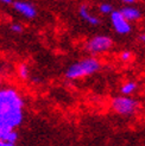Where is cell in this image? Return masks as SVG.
Masks as SVG:
<instances>
[{
  "label": "cell",
  "instance_id": "52a82bcc",
  "mask_svg": "<svg viewBox=\"0 0 145 146\" xmlns=\"http://www.w3.org/2000/svg\"><path fill=\"white\" fill-rule=\"evenodd\" d=\"M121 14L125 17V19L127 21L130 20H137V19H139L140 18V12L134 9V7H124L121 11Z\"/></svg>",
  "mask_w": 145,
  "mask_h": 146
},
{
  "label": "cell",
  "instance_id": "e0dca14e",
  "mask_svg": "<svg viewBox=\"0 0 145 146\" xmlns=\"http://www.w3.org/2000/svg\"><path fill=\"white\" fill-rule=\"evenodd\" d=\"M124 3H126V4H132V3H134V0H125Z\"/></svg>",
  "mask_w": 145,
  "mask_h": 146
},
{
  "label": "cell",
  "instance_id": "ba28073f",
  "mask_svg": "<svg viewBox=\"0 0 145 146\" xmlns=\"http://www.w3.org/2000/svg\"><path fill=\"white\" fill-rule=\"evenodd\" d=\"M136 88H137V84L134 82H132V81H130V82H126L125 84H122L120 90H121V93L124 94V95H128V94L133 93L136 90Z\"/></svg>",
  "mask_w": 145,
  "mask_h": 146
},
{
  "label": "cell",
  "instance_id": "6da1fadb",
  "mask_svg": "<svg viewBox=\"0 0 145 146\" xmlns=\"http://www.w3.org/2000/svg\"><path fill=\"white\" fill-rule=\"evenodd\" d=\"M100 69V62L94 57L83 58L80 62L74 63L67 69L66 77L69 80H77L84 76H89Z\"/></svg>",
  "mask_w": 145,
  "mask_h": 146
},
{
  "label": "cell",
  "instance_id": "7a4b0ae2",
  "mask_svg": "<svg viewBox=\"0 0 145 146\" xmlns=\"http://www.w3.org/2000/svg\"><path fill=\"white\" fill-rule=\"evenodd\" d=\"M137 106H138L137 101L128 96H118L114 98L112 101V108L121 115L132 114L137 109Z\"/></svg>",
  "mask_w": 145,
  "mask_h": 146
},
{
  "label": "cell",
  "instance_id": "7c38bea8",
  "mask_svg": "<svg viewBox=\"0 0 145 146\" xmlns=\"http://www.w3.org/2000/svg\"><path fill=\"white\" fill-rule=\"evenodd\" d=\"M131 57H132V54L130 52V51H122V52L120 54L121 61H124V62H128L130 60H131Z\"/></svg>",
  "mask_w": 145,
  "mask_h": 146
},
{
  "label": "cell",
  "instance_id": "9c48e42d",
  "mask_svg": "<svg viewBox=\"0 0 145 146\" xmlns=\"http://www.w3.org/2000/svg\"><path fill=\"white\" fill-rule=\"evenodd\" d=\"M18 74H19V77L23 78V80H27L29 78V68L26 64H20L18 67Z\"/></svg>",
  "mask_w": 145,
  "mask_h": 146
},
{
  "label": "cell",
  "instance_id": "5bb4252c",
  "mask_svg": "<svg viewBox=\"0 0 145 146\" xmlns=\"http://www.w3.org/2000/svg\"><path fill=\"white\" fill-rule=\"evenodd\" d=\"M0 146H14L13 144H10V143H6L4 140H0Z\"/></svg>",
  "mask_w": 145,
  "mask_h": 146
},
{
  "label": "cell",
  "instance_id": "277c9868",
  "mask_svg": "<svg viewBox=\"0 0 145 146\" xmlns=\"http://www.w3.org/2000/svg\"><path fill=\"white\" fill-rule=\"evenodd\" d=\"M111 21L114 30L120 35H126L131 31V25L121 14L120 11H113V13L111 14Z\"/></svg>",
  "mask_w": 145,
  "mask_h": 146
},
{
  "label": "cell",
  "instance_id": "4fadbf2b",
  "mask_svg": "<svg viewBox=\"0 0 145 146\" xmlns=\"http://www.w3.org/2000/svg\"><path fill=\"white\" fill-rule=\"evenodd\" d=\"M10 29H11L12 32H16V33H20L21 31H23V26H21L20 24H12L10 26Z\"/></svg>",
  "mask_w": 145,
  "mask_h": 146
},
{
  "label": "cell",
  "instance_id": "8992f818",
  "mask_svg": "<svg viewBox=\"0 0 145 146\" xmlns=\"http://www.w3.org/2000/svg\"><path fill=\"white\" fill-rule=\"evenodd\" d=\"M78 13H80V16H81L87 23H89L90 25H99L100 24V19L95 16H92V14L89 13V11H88V7H87L86 5L80 6Z\"/></svg>",
  "mask_w": 145,
  "mask_h": 146
},
{
  "label": "cell",
  "instance_id": "3957f363",
  "mask_svg": "<svg viewBox=\"0 0 145 146\" xmlns=\"http://www.w3.org/2000/svg\"><path fill=\"white\" fill-rule=\"evenodd\" d=\"M112 44H113L112 39L107 37V36H95L87 43V50L92 55H98L110 50L112 48Z\"/></svg>",
  "mask_w": 145,
  "mask_h": 146
},
{
  "label": "cell",
  "instance_id": "8fae6325",
  "mask_svg": "<svg viewBox=\"0 0 145 146\" xmlns=\"http://www.w3.org/2000/svg\"><path fill=\"white\" fill-rule=\"evenodd\" d=\"M18 140V133L16 132V131H11V132L7 134V137H6V139H5V141L6 143H10V144H16V141Z\"/></svg>",
  "mask_w": 145,
  "mask_h": 146
},
{
  "label": "cell",
  "instance_id": "30bf717a",
  "mask_svg": "<svg viewBox=\"0 0 145 146\" xmlns=\"http://www.w3.org/2000/svg\"><path fill=\"white\" fill-rule=\"evenodd\" d=\"M99 10L101 13H104V14H112L113 13V7L111 4H107V3H104V4H101L99 6Z\"/></svg>",
  "mask_w": 145,
  "mask_h": 146
},
{
  "label": "cell",
  "instance_id": "9a60e30c",
  "mask_svg": "<svg viewBox=\"0 0 145 146\" xmlns=\"http://www.w3.org/2000/svg\"><path fill=\"white\" fill-rule=\"evenodd\" d=\"M1 3H4V4H13L12 0H1Z\"/></svg>",
  "mask_w": 145,
  "mask_h": 146
},
{
  "label": "cell",
  "instance_id": "ac0fdd59",
  "mask_svg": "<svg viewBox=\"0 0 145 146\" xmlns=\"http://www.w3.org/2000/svg\"><path fill=\"white\" fill-rule=\"evenodd\" d=\"M0 84H1V77H0Z\"/></svg>",
  "mask_w": 145,
  "mask_h": 146
},
{
  "label": "cell",
  "instance_id": "2e32d148",
  "mask_svg": "<svg viewBox=\"0 0 145 146\" xmlns=\"http://www.w3.org/2000/svg\"><path fill=\"white\" fill-rule=\"evenodd\" d=\"M140 40H142V42H144V43H145V33H143V35H142V36H140Z\"/></svg>",
  "mask_w": 145,
  "mask_h": 146
},
{
  "label": "cell",
  "instance_id": "5b68a950",
  "mask_svg": "<svg viewBox=\"0 0 145 146\" xmlns=\"http://www.w3.org/2000/svg\"><path fill=\"white\" fill-rule=\"evenodd\" d=\"M13 7L17 12H19L20 14H23L24 17L29 18V19H32L36 17L37 14V10L36 7L30 4V3H25V1H16L13 3Z\"/></svg>",
  "mask_w": 145,
  "mask_h": 146
}]
</instances>
